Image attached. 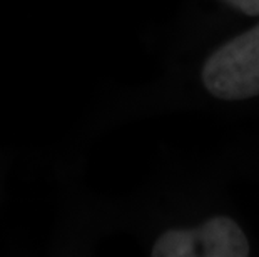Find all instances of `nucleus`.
Instances as JSON below:
<instances>
[{"instance_id": "f03ea898", "label": "nucleus", "mask_w": 259, "mask_h": 257, "mask_svg": "<svg viewBox=\"0 0 259 257\" xmlns=\"http://www.w3.org/2000/svg\"><path fill=\"white\" fill-rule=\"evenodd\" d=\"M152 257H246L249 242L233 219L218 216L199 229H170L152 247Z\"/></svg>"}, {"instance_id": "f257e3e1", "label": "nucleus", "mask_w": 259, "mask_h": 257, "mask_svg": "<svg viewBox=\"0 0 259 257\" xmlns=\"http://www.w3.org/2000/svg\"><path fill=\"white\" fill-rule=\"evenodd\" d=\"M201 77L209 94L221 100L259 95V24L214 50Z\"/></svg>"}, {"instance_id": "7ed1b4c3", "label": "nucleus", "mask_w": 259, "mask_h": 257, "mask_svg": "<svg viewBox=\"0 0 259 257\" xmlns=\"http://www.w3.org/2000/svg\"><path fill=\"white\" fill-rule=\"evenodd\" d=\"M246 15H259V0H223Z\"/></svg>"}]
</instances>
